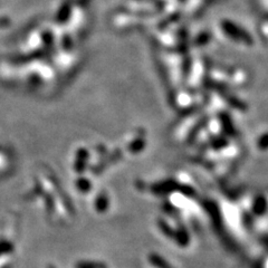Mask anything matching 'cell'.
Segmentation results:
<instances>
[{"instance_id":"obj_1","label":"cell","mask_w":268,"mask_h":268,"mask_svg":"<svg viewBox=\"0 0 268 268\" xmlns=\"http://www.w3.org/2000/svg\"><path fill=\"white\" fill-rule=\"evenodd\" d=\"M72 14V5L70 1H65L62 6H60L57 15H56V22L58 24L66 23L71 17Z\"/></svg>"},{"instance_id":"obj_2","label":"cell","mask_w":268,"mask_h":268,"mask_svg":"<svg viewBox=\"0 0 268 268\" xmlns=\"http://www.w3.org/2000/svg\"><path fill=\"white\" fill-rule=\"evenodd\" d=\"M42 39L46 46H51V45H53V43H54V36H53V34L50 30H46L45 32H43Z\"/></svg>"},{"instance_id":"obj_3","label":"cell","mask_w":268,"mask_h":268,"mask_svg":"<svg viewBox=\"0 0 268 268\" xmlns=\"http://www.w3.org/2000/svg\"><path fill=\"white\" fill-rule=\"evenodd\" d=\"M77 268H104V266L97 263H80L77 265Z\"/></svg>"},{"instance_id":"obj_4","label":"cell","mask_w":268,"mask_h":268,"mask_svg":"<svg viewBox=\"0 0 268 268\" xmlns=\"http://www.w3.org/2000/svg\"><path fill=\"white\" fill-rule=\"evenodd\" d=\"M50 268H54V267H50Z\"/></svg>"}]
</instances>
